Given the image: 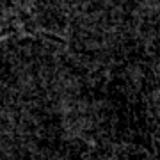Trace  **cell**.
Wrapping results in <instances>:
<instances>
[{
    "instance_id": "obj_1",
    "label": "cell",
    "mask_w": 160,
    "mask_h": 160,
    "mask_svg": "<svg viewBox=\"0 0 160 160\" xmlns=\"http://www.w3.org/2000/svg\"><path fill=\"white\" fill-rule=\"evenodd\" d=\"M45 34L41 0H0V39Z\"/></svg>"
}]
</instances>
